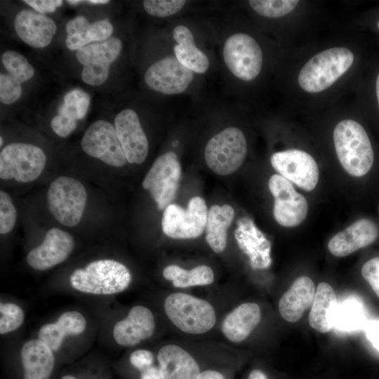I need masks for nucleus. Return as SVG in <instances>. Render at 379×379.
<instances>
[{
	"mask_svg": "<svg viewBox=\"0 0 379 379\" xmlns=\"http://www.w3.org/2000/svg\"><path fill=\"white\" fill-rule=\"evenodd\" d=\"M129 269L110 258L94 260L74 270L69 277L71 291L88 297L108 298L125 291L132 282Z\"/></svg>",
	"mask_w": 379,
	"mask_h": 379,
	"instance_id": "nucleus-1",
	"label": "nucleus"
},
{
	"mask_svg": "<svg viewBox=\"0 0 379 379\" xmlns=\"http://www.w3.org/2000/svg\"><path fill=\"white\" fill-rule=\"evenodd\" d=\"M91 327L87 314L76 309L67 310L41 325L35 337L55 352L62 366L69 365L81 356L74 347L87 339Z\"/></svg>",
	"mask_w": 379,
	"mask_h": 379,
	"instance_id": "nucleus-2",
	"label": "nucleus"
},
{
	"mask_svg": "<svg viewBox=\"0 0 379 379\" xmlns=\"http://www.w3.org/2000/svg\"><path fill=\"white\" fill-rule=\"evenodd\" d=\"M333 142L338 159L350 175L361 177L372 168L374 153L364 127L352 119L340 121L333 131Z\"/></svg>",
	"mask_w": 379,
	"mask_h": 379,
	"instance_id": "nucleus-3",
	"label": "nucleus"
},
{
	"mask_svg": "<svg viewBox=\"0 0 379 379\" xmlns=\"http://www.w3.org/2000/svg\"><path fill=\"white\" fill-rule=\"evenodd\" d=\"M352 52L345 47L323 51L311 59L299 72L298 81L302 90L319 93L332 86L352 66Z\"/></svg>",
	"mask_w": 379,
	"mask_h": 379,
	"instance_id": "nucleus-4",
	"label": "nucleus"
},
{
	"mask_svg": "<svg viewBox=\"0 0 379 379\" xmlns=\"http://www.w3.org/2000/svg\"><path fill=\"white\" fill-rule=\"evenodd\" d=\"M7 366L11 379H57L62 365L45 343L32 337L21 344Z\"/></svg>",
	"mask_w": 379,
	"mask_h": 379,
	"instance_id": "nucleus-5",
	"label": "nucleus"
},
{
	"mask_svg": "<svg viewBox=\"0 0 379 379\" xmlns=\"http://www.w3.org/2000/svg\"><path fill=\"white\" fill-rule=\"evenodd\" d=\"M164 308L169 320L186 333H205L216 321L215 310L208 301L187 293L168 295L164 300Z\"/></svg>",
	"mask_w": 379,
	"mask_h": 379,
	"instance_id": "nucleus-6",
	"label": "nucleus"
},
{
	"mask_svg": "<svg viewBox=\"0 0 379 379\" xmlns=\"http://www.w3.org/2000/svg\"><path fill=\"white\" fill-rule=\"evenodd\" d=\"M86 201L85 187L72 177L59 176L48 188V208L58 222L67 227H74L79 223Z\"/></svg>",
	"mask_w": 379,
	"mask_h": 379,
	"instance_id": "nucleus-7",
	"label": "nucleus"
},
{
	"mask_svg": "<svg viewBox=\"0 0 379 379\" xmlns=\"http://www.w3.org/2000/svg\"><path fill=\"white\" fill-rule=\"evenodd\" d=\"M247 153L244 133L238 128L227 127L207 142L204 158L208 168L220 175L235 172L243 164Z\"/></svg>",
	"mask_w": 379,
	"mask_h": 379,
	"instance_id": "nucleus-8",
	"label": "nucleus"
},
{
	"mask_svg": "<svg viewBox=\"0 0 379 379\" xmlns=\"http://www.w3.org/2000/svg\"><path fill=\"white\" fill-rule=\"evenodd\" d=\"M46 154L40 147L31 143L13 142L0 152V178L19 182L36 180L43 172Z\"/></svg>",
	"mask_w": 379,
	"mask_h": 379,
	"instance_id": "nucleus-9",
	"label": "nucleus"
},
{
	"mask_svg": "<svg viewBox=\"0 0 379 379\" xmlns=\"http://www.w3.org/2000/svg\"><path fill=\"white\" fill-rule=\"evenodd\" d=\"M222 56L227 69L240 80H253L261 71V48L248 34L237 32L227 37L223 46Z\"/></svg>",
	"mask_w": 379,
	"mask_h": 379,
	"instance_id": "nucleus-10",
	"label": "nucleus"
},
{
	"mask_svg": "<svg viewBox=\"0 0 379 379\" xmlns=\"http://www.w3.org/2000/svg\"><path fill=\"white\" fill-rule=\"evenodd\" d=\"M208 211L204 199L200 197H192L186 209L171 204L163 213V232L173 239L197 238L206 228Z\"/></svg>",
	"mask_w": 379,
	"mask_h": 379,
	"instance_id": "nucleus-11",
	"label": "nucleus"
},
{
	"mask_svg": "<svg viewBox=\"0 0 379 379\" xmlns=\"http://www.w3.org/2000/svg\"><path fill=\"white\" fill-rule=\"evenodd\" d=\"M180 176L181 166L173 151L159 156L152 165L142 185L149 192L159 210H164L175 198Z\"/></svg>",
	"mask_w": 379,
	"mask_h": 379,
	"instance_id": "nucleus-12",
	"label": "nucleus"
},
{
	"mask_svg": "<svg viewBox=\"0 0 379 379\" xmlns=\"http://www.w3.org/2000/svg\"><path fill=\"white\" fill-rule=\"evenodd\" d=\"M81 147L89 157L113 167L121 168L127 161L114 124L105 119L96 120L88 126Z\"/></svg>",
	"mask_w": 379,
	"mask_h": 379,
	"instance_id": "nucleus-13",
	"label": "nucleus"
},
{
	"mask_svg": "<svg viewBox=\"0 0 379 379\" xmlns=\"http://www.w3.org/2000/svg\"><path fill=\"white\" fill-rule=\"evenodd\" d=\"M268 187L274 199L273 215L277 223L287 227L301 224L308 212L305 197L295 190L290 181L279 174L270 177Z\"/></svg>",
	"mask_w": 379,
	"mask_h": 379,
	"instance_id": "nucleus-14",
	"label": "nucleus"
},
{
	"mask_svg": "<svg viewBox=\"0 0 379 379\" xmlns=\"http://www.w3.org/2000/svg\"><path fill=\"white\" fill-rule=\"evenodd\" d=\"M270 163L279 175L305 191L313 190L318 183L317 164L305 151L293 149L275 152Z\"/></svg>",
	"mask_w": 379,
	"mask_h": 379,
	"instance_id": "nucleus-15",
	"label": "nucleus"
},
{
	"mask_svg": "<svg viewBox=\"0 0 379 379\" xmlns=\"http://www.w3.org/2000/svg\"><path fill=\"white\" fill-rule=\"evenodd\" d=\"M193 79L194 72L172 55L156 60L144 74L146 85L153 91L164 95L185 92Z\"/></svg>",
	"mask_w": 379,
	"mask_h": 379,
	"instance_id": "nucleus-16",
	"label": "nucleus"
},
{
	"mask_svg": "<svg viewBox=\"0 0 379 379\" xmlns=\"http://www.w3.org/2000/svg\"><path fill=\"white\" fill-rule=\"evenodd\" d=\"M114 126L119 140L130 164H141L149 152V142L138 113L124 108L116 114Z\"/></svg>",
	"mask_w": 379,
	"mask_h": 379,
	"instance_id": "nucleus-17",
	"label": "nucleus"
},
{
	"mask_svg": "<svg viewBox=\"0 0 379 379\" xmlns=\"http://www.w3.org/2000/svg\"><path fill=\"white\" fill-rule=\"evenodd\" d=\"M75 246L72 236L57 227L50 229L43 241L26 256L28 265L37 271H46L65 262Z\"/></svg>",
	"mask_w": 379,
	"mask_h": 379,
	"instance_id": "nucleus-18",
	"label": "nucleus"
},
{
	"mask_svg": "<svg viewBox=\"0 0 379 379\" xmlns=\"http://www.w3.org/2000/svg\"><path fill=\"white\" fill-rule=\"evenodd\" d=\"M155 328V318L151 310L138 305L132 307L125 317L114 323L111 333L117 345L130 347L151 338Z\"/></svg>",
	"mask_w": 379,
	"mask_h": 379,
	"instance_id": "nucleus-19",
	"label": "nucleus"
},
{
	"mask_svg": "<svg viewBox=\"0 0 379 379\" xmlns=\"http://www.w3.org/2000/svg\"><path fill=\"white\" fill-rule=\"evenodd\" d=\"M13 26L18 36L34 48L47 47L57 32V25L51 17L32 8L18 11L14 18Z\"/></svg>",
	"mask_w": 379,
	"mask_h": 379,
	"instance_id": "nucleus-20",
	"label": "nucleus"
},
{
	"mask_svg": "<svg viewBox=\"0 0 379 379\" xmlns=\"http://www.w3.org/2000/svg\"><path fill=\"white\" fill-rule=\"evenodd\" d=\"M234 237L239 249L248 256L252 269L270 267L271 243L251 218L243 217L237 221Z\"/></svg>",
	"mask_w": 379,
	"mask_h": 379,
	"instance_id": "nucleus-21",
	"label": "nucleus"
},
{
	"mask_svg": "<svg viewBox=\"0 0 379 379\" xmlns=\"http://www.w3.org/2000/svg\"><path fill=\"white\" fill-rule=\"evenodd\" d=\"M378 236V229L372 220L359 219L332 237L328 249L335 257H345L368 246Z\"/></svg>",
	"mask_w": 379,
	"mask_h": 379,
	"instance_id": "nucleus-22",
	"label": "nucleus"
},
{
	"mask_svg": "<svg viewBox=\"0 0 379 379\" xmlns=\"http://www.w3.org/2000/svg\"><path fill=\"white\" fill-rule=\"evenodd\" d=\"M162 379H197L200 368L194 358L182 347L168 344L157 355Z\"/></svg>",
	"mask_w": 379,
	"mask_h": 379,
	"instance_id": "nucleus-23",
	"label": "nucleus"
},
{
	"mask_svg": "<svg viewBox=\"0 0 379 379\" xmlns=\"http://www.w3.org/2000/svg\"><path fill=\"white\" fill-rule=\"evenodd\" d=\"M315 292L314 284L310 277L301 276L297 278L279 300L281 316L288 322L298 321L312 307Z\"/></svg>",
	"mask_w": 379,
	"mask_h": 379,
	"instance_id": "nucleus-24",
	"label": "nucleus"
},
{
	"mask_svg": "<svg viewBox=\"0 0 379 379\" xmlns=\"http://www.w3.org/2000/svg\"><path fill=\"white\" fill-rule=\"evenodd\" d=\"M260 319L259 305L254 302H245L226 315L221 325V331L227 340L240 343L249 336L260 323Z\"/></svg>",
	"mask_w": 379,
	"mask_h": 379,
	"instance_id": "nucleus-25",
	"label": "nucleus"
},
{
	"mask_svg": "<svg viewBox=\"0 0 379 379\" xmlns=\"http://www.w3.org/2000/svg\"><path fill=\"white\" fill-rule=\"evenodd\" d=\"M172 34L176 42L173 48L174 56L179 62L193 72L205 73L209 68L210 60L195 45L190 29L179 25L174 27Z\"/></svg>",
	"mask_w": 379,
	"mask_h": 379,
	"instance_id": "nucleus-26",
	"label": "nucleus"
},
{
	"mask_svg": "<svg viewBox=\"0 0 379 379\" xmlns=\"http://www.w3.org/2000/svg\"><path fill=\"white\" fill-rule=\"evenodd\" d=\"M337 308L334 290L328 283H320L316 289L309 314L310 326L319 333L329 332L335 326Z\"/></svg>",
	"mask_w": 379,
	"mask_h": 379,
	"instance_id": "nucleus-27",
	"label": "nucleus"
},
{
	"mask_svg": "<svg viewBox=\"0 0 379 379\" xmlns=\"http://www.w3.org/2000/svg\"><path fill=\"white\" fill-rule=\"evenodd\" d=\"M234 217L233 208L225 204L213 205L208 211L206 240L217 253H222L227 245V231Z\"/></svg>",
	"mask_w": 379,
	"mask_h": 379,
	"instance_id": "nucleus-28",
	"label": "nucleus"
},
{
	"mask_svg": "<svg viewBox=\"0 0 379 379\" xmlns=\"http://www.w3.org/2000/svg\"><path fill=\"white\" fill-rule=\"evenodd\" d=\"M123 50V42L119 37L88 44L75 51V58L82 66L91 64L112 65Z\"/></svg>",
	"mask_w": 379,
	"mask_h": 379,
	"instance_id": "nucleus-29",
	"label": "nucleus"
},
{
	"mask_svg": "<svg viewBox=\"0 0 379 379\" xmlns=\"http://www.w3.org/2000/svg\"><path fill=\"white\" fill-rule=\"evenodd\" d=\"M57 379H112L110 364L99 357H86L61 370Z\"/></svg>",
	"mask_w": 379,
	"mask_h": 379,
	"instance_id": "nucleus-30",
	"label": "nucleus"
},
{
	"mask_svg": "<svg viewBox=\"0 0 379 379\" xmlns=\"http://www.w3.org/2000/svg\"><path fill=\"white\" fill-rule=\"evenodd\" d=\"M164 277L173 282L177 288H187L196 286H206L214 281L213 270L207 265H199L190 270L178 265H171L163 271Z\"/></svg>",
	"mask_w": 379,
	"mask_h": 379,
	"instance_id": "nucleus-31",
	"label": "nucleus"
},
{
	"mask_svg": "<svg viewBox=\"0 0 379 379\" xmlns=\"http://www.w3.org/2000/svg\"><path fill=\"white\" fill-rule=\"evenodd\" d=\"M1 64L6 74L21 84L30 81L35 75V69L22 53L7 50L1 54Z\"/></svg>",
	"mask_w": 379,
	"mask_h": 379,
	"instance_id": "nucleus-32",
	"label": "nucleus"
},
{
	"mask_svg": "<svg viewBox=\"0 0 379 379\" xmlns=\"http://www.w3.org/2000/svg\"><path fill=\"white\" fill-rule=\"evenodd\" d=\"M25 320L24 308L13 300L3 299L0 302V334L5 336L18 331Z\"/></svg>",
	"mask_w": 379,
	"mask_h": 379,
	"instance_id": "nucleus-33",
	"label": "nucleus"
},
{
	"mask_svg": "<svg viewBox=\"0 0 379 379\" xmlns=\"http://www.w3.org/2000/svg\"><path fill=\"white\" fill-rule=\"evenodd\" d=\"M252 9L260 15L274 18L282 17L291 12L298 4L297 0H251Z\"/></svg>",
	"mask_w": 379,
	"mask_h": 379,
	"instance_id": "nucleus-34",
	"label": "nucleus"
},
{
	"mask_svg": "<svg viewBox=\"0 0 379 379\" xmlns=\"http://www.w3.org/2000/svg\"><path fill=\"white\" fill-rule=\"evenodd\" d=\"M362 314L357 302L347 300L338 305L335 326L343 330H352L360 323Z\"/></svg>",
	"mask_w": 379,
	"mask_h": 379,
	"instance_id": "nucleus-35",
	"label": "nucleus"
},
{
	"mask_svg": "<svg viewBox=\"0 0 379 379\" xmlns=\"http://www.w3.org/2000/svg\"><path fill=\"white\" fill-rule=\"evenodd\" d=\"M186 1L184 0H145L142 6L149 15L157 18H166L180 11Z\"/></svg>",
	"mask_w": 379,
	"mask_h": 379,
	"instance_id": "nucleus-36",
	"label": "nucleus"
},
{
	"mask_svg": "<svg viewBox=\"0 0 379 379\" xmlns=\"http://www.w3.org/2000/svg\"><path fill=\"white\" fill-rule=\"evenodd\" d=\"M91 24L84 15L75 16L65 25L66 36L71 38L81 48L91 44L87 35Z\"/></svg>",
	"mask_w": 379,
	"mask_h": 379,
	"instance_id": "nucleus-37",
	"label": "nucleus"
},
{
	"mask_svg": "<svg viewBox=\"0 0 379 379\" xmlns=\"http://www.w3.org/2000/svg\"><path fill=\"white\" fill-rule=\"evenodd\" d=\"M22 85L4 72L0 74V101L9 105L15 103L22 97Z\"/></svg>",
	"mask_w": 379,
	"mask_h": 379,
	"instance_id": "nucleus-38",
	"label": "nucleus"
},
{
	"mask_svg": "<svg viewBox=\"0 0 379 379\" xmlns=\"http://www.w3.org/2000/svg\"><path fill=\"white\" fill-rule=\"evenodd\" d=\"M16 210L10 195L5 191H0V233L11 232L15 225Z\"/></svg>",
	"mask_w": 379,
	"mask_h": 379,
	"instance_id": "nucleus-39",
	"label": "nucleus"
},
{
	"mask_svg": "<svg viewBox=\"0 0 379 379\" xmlns=\"http://www.w3.org/2000/svg\"><path fill=\"white\" fill-rule=\"evenodd\" d=\"M111 70L110 65L91 64L82 67L81 80L90 86L98 87L108 79Z\"/></svg>",
	"mask_w": 379,
	"mask_h": 379,
	"instance_id": "nucleus-40",
	"label": "nucleus"
},
{
	"mask_svg": "<svg viewBox=\"0 0 379 379\" xmlns=\"http://www.w3.org/2000/svg\"><path fill=\"white\" fill-rule=\"evenodd\" d=\"M78 121L72 114L58 112L51 121V127L57 135L66 138L75 130Z\"/></svg>",
	"mask_w": 379,
	"mask_h": 379,
	"instance_id": "nucleus-41",
	"label": "nucleus"
},
{
	"mask_svg": "<svg viewBox=\"0 0 379 379\" xmlns=\"http://www.w3.org/2000/svg\"><path fill=\"white\" fill-rule=\"evenodd\" d=\"M114 33V26L107 18L92 22L87 32L91 43L102 42L109 39Z\"/></svg>",
	"mask_w": 379,
	"mask_h": 379,
	"instance_id": "nucleus-42",
	"label": "nucleus"
},
{
	"mask_svg": "<svg viewBox=\"0 0 379 379\" xmlns=\"http://www.w3.org/2000/svg\"><path fill=\"white\" fill-rule=\"evenodd\" d=\"M154 359L153 352L143 348L133 350L128 357L130 365L139 373L154 365Z\"/></svg>",
	"mask_w": 379,
	"mask_h": 379,
	"instance_id": "nucleus-43",
	"label": "nucleus"
},
{
	"mask_svg": "<svg viewBox=\"0 0 379 379\" xmlns=\"http://www.w3.org/2000/svg\"><path fill=\"white\" fill-rule=\"evenodd\" d=\"M361 275L379 298V257L371 258L363 265Z\"/></svg>",
	"mask_w": 379,
	"mask_h": 379,
	"instance_id": "nucleus-44",
	"label": "nucleus"
},
{
	"mask_svg": "<svg viewBox=\"0 0 379 379\" xmlns=\"http://www.w3.org/2000/svg\"><path fill=\"white\" fill-rule=\"evenodd\" d=\"M23 2L40 13L48 14L55 11L64 1L62 0H25Z\"/></svg>",
	"mask_w": 379,
	"mask_h": 379,
	"instance_id": "nucleus-45",
	"label": "nucleus"
},
{
	"mask_svg": "<svg viewBox=\"0 0 379 379\" xmlns=\"http://www.w3.org/2000/svg\"><path fill=\"white\" fill-rule=\"evenodd\" d=\"M366 335L373 346L379 351V321H372L366 327Z\"/></svg>",
	"mask_w": 379,
	"mask_h": 379,
	"instance_id": "nucleus-46",
	"label": "nucleus"
},
{
	"mask_svg": "<svg viewBox=\"0 0 379 379\" xmlns=\"http://www.w3.org/2000/svg\"><path fill=\"white\" fill-rule=\"evenodd\" d=\"M139 379H162L159 366L153 365L139 375Z\"/></svg>",
	"mask_w": 379,
	"mask_h": 379,
	"instance_id": "nucleus-47",
	"label": "nucleus"
},
{
	"mask_svg": "<svg viewBox=\"0 0 379 379\" xmlns=\"http://www.w3.org/2000/svg\"><path fill=\"white\" fill-rule=\"evenodd\" d=\"M197 379H226L220 372L214 370L202 371L198 375Z\"/></svg>",
	"mask_w": 379,
	"mask_h": 379,
	"instance_id": "nucleus-48",
	"label": "nucleus"
},
{
	"mask_svg": "<svg viewBox=\"0 0 379 379\" xmlns=\"http://www.w3.org/2000/svg\"><path fill=\"white\" fill-rule=\"evenodd\" d=\"M67 3L72 5H77L81 4H91V5H104L109 4L110 1L109 0H86V1H80V0H68L66 1Z\"/></svg>",
	"mask_w": 379,
	"mask_h": 379,
	"instance_id": "nucleus-49",
	"label": "nucleus"
},
{
	"mask_svg": "<svg viewBox=\"0 0 379 379\" xmlns=\"http://www.w3.org/2000/svg\"><path fill=\"white\" fill-rule=\"evenodd\" d=\"M247 379H268L264 372L260 370H253L248 375Z\"/></svg>",
	"mask_w": 379,
	"mask_h": 379,
	"instance_id": "nucleus-50",
	"label": "nucleus"
},
{
	"mask_svg": "<svg viewBox=\"0 0 379 379\" xmlns=\"http://www.w3.org/2000/svg\"><path fill=\"white\" fill-rule=\"evenodd\" d=\"M375 89H376V95H377V99H378V106H379V74L376 79Z\"/></svg>",
	"mask_w": 379,
	"mask_h": 379,
	"instance_id": "nucleus-51",
	"label": "nucleus"
},
{
	"mask_svg": "<svg viewBox=\"0 0 379 379\" xmlns=\"http://www.w3.org/2000/svg\"><path fill=\"white\" fill-rule=\"evenodd\" d=\"M3 143H4V139H3V137L1 136L0 137V146L1 147L2 146Z\"/></svg>",
	"mask_w": 379,
	"mask_h": 379,
	"instance_id": "nucleus-52",
	"label": "nucleus"
},
{
	"mask_svg": "<svg viewBox=\"0 0 379 379\" xmlns=\"http://www.w3.org/2000/svg\"><path fill=\"white\" fill-rule=\"evenodd\" d=\"M378 29H379V21H378Z\"/></svg>",
	"mask_w": 379,
	"mask_h": 379,
	"instance_id": "nucleus-53",
	"label": "nucleus"
}]
</instances>
